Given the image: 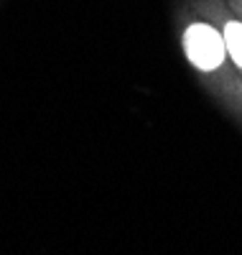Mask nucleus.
<instances>
[{"label":"nucleus","mask_w":242,"mask_h":255,"mask_svg":"<svg viewBox=\"0 0 242 255\" xmlns=\"http://www.w3.org/2000/svg\"><path fill=\"white\" fill-rule=\"evenodd\" d=\"M225 46H227V59L237 64V69H242V23L240 20H230L222 31Z\"/></svg>","instance_id":"2"},{"label":"nucleus","mask_w":242,"mask_h":255,"mask_svg":"<svg viewBox=\"0 0 242 255\" xmlns=\"http://www.w3.org/2000/svg\"><path fill=\"white\" fill-rule=\"evenodd\" d=\"M184 54L189 64L199 72H217L227 59V46L222 31H217L209 23H191L184 31Z\"/></svg>","instance_id":"1"}]
</instances>
